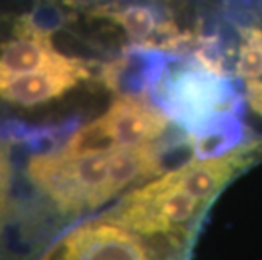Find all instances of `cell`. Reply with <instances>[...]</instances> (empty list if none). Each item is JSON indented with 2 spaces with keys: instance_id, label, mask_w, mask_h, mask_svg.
<instances>
[{
  "instance_id": "obj_1",
  "label": "cell",
  "mask_w": 262,
  "mask_h": 260,
  "mask_svg": "<svg viewBox=\"0 0 262 260\" xmlns=\"http://www.w3.org/2000/svg\"><path fill=\"white\" fill-rule=\"evenodd\" d=\"M152 95L161 110L185 127L188 135L203 134L241 117L242 110V98L233 81L196 61L176 69L168 68Z\"/></svg>"
},
{
  "instance_id": "obj_2",
  "label": "cell",
  "mask_w": 262,
  "mask_h": 260,
  "mask_svg": "<svg viewBox=\"0 0 262 260\" xmlns=\"http://www.w3.org/2000/svg\"><path fill=\"white\" fill-rule=\"evenodd\" d=\"M112 154L114 151L88 156H66L61 151L37 154L27 164V174L63 213H83L119 195Z\"/></svg>"
},
{
  "instance_id": "obj_3",
  "label": "cell",
  "mask_w": 262,
  "mask_h": 260,
  "mask_svg": "<svg viewBox=\"0 0 262 260\" xmlns=\"http://www.w3.org/2000/svg\"><path fill=\"white\" fill-rule=\"evenodd\" d=\"M169 120L146 98L120 95L102 117L78 129L59 151L66 156H88L154 144L168 130Z\"/></svg>"
},
{
  "instance_id": "obj_4",
  "label": "cell",
  "mask_w": 262,
  "mask_h": 260,
  "mask_svg": "<svg viewBox=\"0 0 262 260\" xmlns=\"http://www.w3.org/2000/svg\"><path fill=\"white\" fill-rule=\"evenodd\" d=\"M206 206L208 204L188 193L163 187L150 179L127 193L103 218L141 235L191 239Z\"/></svg>"
},
{
  "instance_id": "obj_5",
  "label": "cell",
  "mask_w": 262,
  "mask_h": 260,
  "mask_svg": "<svg viewBox=\"0 0 262 260\" xmlns=\"http://www.w3.org/2000/svg\"><path fill=\"white\" fill-rule=\"evenodd\" d=\"M149 239L102 217L64 233L41 260H156Z\"/></svg>"
},
{
  "instance_id": "obj_6",
  "label": "cell",
  "mask_w": 262,
  "mask_h": 260,
  "mask_svg": "<svg viewBox=\"0 0 262 260\" xmlns=\"http://www.w3.org/2000/svg\"><path fill=\"white\" fill-rule=\"evenodd\" d=\"M252 149L254 144H245L224 156L189 160L156 178V182L163 187L188 193L196 200L210 204L233 176L250 162L249 154Z\"/></svg>"
},
{
  "instance_id": "obj_7",
  "label": "cell",
  "mask_w": 262,
  "mask_h": 260,
  "mask_svg": "<svg viewBox=\"0 0 262 260\" xmlns=\"http://www.w3.org/2000/svg\"><path fill=\"white\" fill-rule=\"evenodd\" d=\"M81 64H85V61L61 54L48 32L36 26L20 31L17 39L0 48V75H27L76 68Z\"/></svg>"
},
{
  "instance_id": "obj_8",
  "label": "cell",
  "mask_w": 262,
  "mask_h": 260,
  "mask_svg": "<svg viewBox=\"0 0 262 260\" xmlns=\"http://www.w3.org/2000/svg\"><path fill=\"white\" fill-rule=\"evenodd\" d=\"M88 76L90 73L86 63L66 69L39 71L27 75H0V98L10 103L32 107L63 97Z\"/></svg>"
},
{
  "instance_id": "obj_9",
  "label": "cell",
  "mask_w": 262,
  "mask_h": 260,
  "mask_svg": "<svg viewBox=\"0 0 262 260\" xmlns=\"http://www.w3.org/2000/svg\"><path fill=\"white\" fill-rule=\"evenodd\" d=\"M233 73L247 81L262 76V29L259 27H245L242 31Z\"/></svg>"
},
{
  "instance_id": "obj_10",
  "label": "cell",
  "mask_w": 262,
  "mask_h": 260,
  "mask_svg": "<svg viewBox=\"0 0 262 260\" xmlns=\"http://www.w3.org/2000/svg\"><path fill=\"white\" fill-rule=\"evenodd\" d=\"M9 186H10V166L7 154L0 147V225L4 220V209L9 198Z\"/></svg>"
},
{
  "instance_id": "obj_11",
  "label": "cell",
  "mask_w": 262,
  "mask_h": 260,
  "mask_svg": "<svg viewBox=\"0 0 262 260\" xmlns=\"http://www.w3.org/2000/svg\"><path fill=\"white\" fill-rule=\"evenodd\" d=\"M245 90H247V102L250 105V108H252L255 113L262 115V81L259 80L247 81Z\"/></svg>"
}]
</instances>
